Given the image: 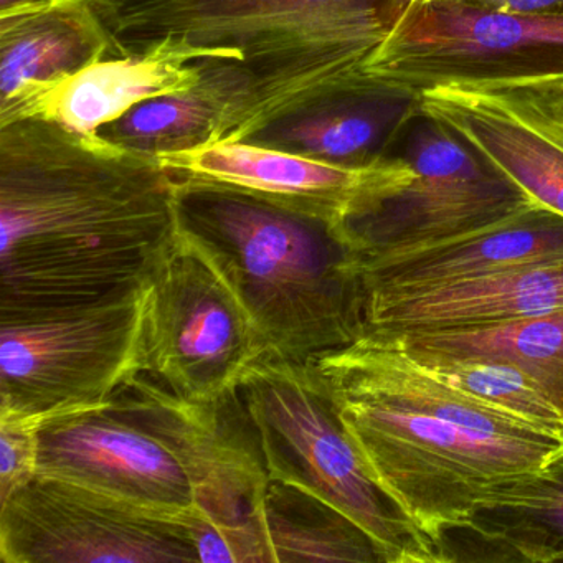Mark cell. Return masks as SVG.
<instances>
[{
    "instance_id": "obj_1",
    "label": "cell",
    "mask_w": 563,
    "mask_h": 563,
    "mask_svg": "<svg viewBox=\"0 0 563 563\" xmlns=\"http://www.w3.org/2000/svg\"><path fill=\"white\" fill-rule=\"evenodd\" d=\"M177 180L100 134L0 126V312L143 288L177 235Z\"/></svg>"
},
{
    "instance_id": "obj_2",
    "label": "cell",
    "mask_w": 563,
    "mask_h": 563,
    "mask_svg": "<svg viewBox=\"0 0 563 563\" xmlns=\"http://www.w3.org/2000/svg\"><path fill=\"white\" fill-rule=\"evenodd\" d=\"M417 0H100L111 57L183 48L219 141L380 87L368 75Z\"/></svg>"
},
{
    "instance_id": "obj_3",
    "label": "cell",
    "mask_w": 563,
    "mask_h": 563,
    "mask_svg": "<svg viewBox=\"0 0 563 563\" xmlns=\"http://www.w3.org/2000/svg\"><path fill=\"white\" fill-rule=\"evenodd\" d=\"M311 361L375 483L434 550L490 484L563 456L562 434L470 400L384 342L362 338Z\"/></svg>"
},
{
    "instance_id": "obj_4",
    "label": "cell",
    "mask_w": 563,
    "mask_h": 563,
    "mask_svg": "<svg viewBox=\"0 0 563 563\" xmlns=\"http://www.w3.org/2000/svg\"><path fill=\"white\" fill-rule=\"evenodd\" d=\"M177 230L229 283L269 351L308 362L364 334L367 289L338 223L179 174Z\"/></svg>"
},
{
    "instance_id": "obj_5",
    "label": "cell",
    "mask_w": 563,
    "mask_h": 563,
    "mask_svg": "<svg viewBox=\"0 0 563 563\" xmlns=\"http://www.w3.org/2000/svg\"><path fill=\"white\" fill-rule=\"evenodd\" d=\"M239 391L269 479L302 487L351 517L387 563H438L431 540L375 483L314 362L265 352Z\"/></svg>"
},
{
    "instance_id": "obj_6",
    "label": "cell",
    "mask_w": 563,
    "mask_h": 563,
    "mask_svg": "<svg viewBox=\"0 0 563 563\" xmlns=\"http://www.w3.org/2000/svg\"><path fill=\"white\" fill-rule=\"evenodd\" d=\"M110 404L179 461L194 499L179 520L199 562H272L263 526L268 470L239 388L216 400H187L137 374Z\"/></svg>"
},
{
    "instance_id": "obj_7",
    "label": "cell",
    "mask_w": 563,
    "mask_h": 563,
    "mask_svg": "<svg viewBox=\"0 0 563 563\" xmlns=\"http://www.w3.org/2000/svg\"><path fill=\"white\" fill-rule=\"evenodd\" d=\"M338 222L362 260L484 229L536 206L470 143L420 113Z\"/></svg>"
},
{
    "instance_id": "obj_8",
    "label": "cell",
    "mask_w": 563,
    "mask_h": 563,
    "mask_svg": "<svg viewBox=\"0 0 563 563\" xmlns=\"http://www.w3.org/2000/svg\"><path fill=\"white\" fill-rule=\"evenodd\" d=\"M143 288L0 312V410L47 418L107 404L141 374Z\"/></svg>"
},
{
    "instance_id": "obj_9",
    "label": "cell",
    "mask_w": 563,
    "mask_h": 563,
    "mask_svg": "<svg viewBox=\"0 0 563 563\" xmlns=\"http://www.w3.org/2000/svg\"><path fill=\"white\" fill-rule=\"evenodd\" d=\"M268 351L229 283L177 230L144 279L141 374L187 400H216Z\"/></svg>"
},
{
    "instance_id": "obj_10",
    "label": "cell",
    "mask_w": 563,
    "mask_h": 563,
    "mask_svg": "<svg viewBox=\"0 0 563 563\" xmlns=\"http://www.w3.org/2000/svg\"><path fill=\"white\" fill-rule=\"evenodd\" d=\"M368 75L418 95L441 85L563 87V14H503L456 0L415 2Z\"/></svg>"
},
{
    "instance_id": "obj_11",
    "label": "cell",
    "mask_w": 563,
    "mask_h": 563,
    "mask_svg": "<svg viewBox=\"0 0 563 563\" xmlns=\"http://www.w3.org/2000/svg\"><path fill=\"white\" fill-rule=\"evenodd\" d=\"M4 563L199 562L180 520L37 474L0 499Z\"/></svg>"
},
{
    "instance_id": "obj_12",
    "label": "cell",
    "mask_w": 563,
    "mask_h": 563,
    "mask_svg": "<svg viewBox=\"0 0 563 563\" xmlns=\"http://www.w3.org/2000/svg\"><path fill=\"white\" fill-rule=\"evenodd\" d=\"M37 474L80 484L163 519L177 520L194 504L173 451L110 400L42 421Z\"/></svg>"
},
{
    "instance_id": "obj_13",
    "label": "cell",
    "mask_w": 563,
    "mask_h": 563,
    "mask_svg": "<svg viewBox=\"0 0 563 563\" xmlns=\"http://www.w3.org/2000/svg\"><path fill=\"white\" fill-rule=\"evenodd\" d=\"M420 110L533 202L563 216V87L441 85L420 91Z\"/></svg>"
},
{
    "instance_id": "obj_14",
    "label": "cell",
    "mask_w": 563,
    "mask_h": 563,
    "mask_svg": "<svg viewBox=\"0 0 563 563\" xmlns=\"http://www.w3.org/2000/svg\"><path fill=\"white\" fill-rule=\"evenodd\" d=\"M563 309V256L430 288L367 292L364 335L483 328Z\"/></svg>"
},
{
    "instance_id": "obj_15",
    "label": "cell",
    "mask_w": 563,
    "mask_h": 563,
    "mask_svg": "<svg viewBox=\"0 0 563 563\" xmlns=\"http://www.w3.org/2000/svg\"><path fill=\"white\" fill-rule=\"evenodd\" d=\"M113 55L91 0H37L0 12V126L18 123L45 91Z\"/></svg>"
},
{
    "instance_id": "obj_16",
    "label": "cell",
    "mask_w": 563,
    "mask_h": 563,
    "mask_svg": "<svg viewBox=\"0 0 563 563\" xmlns=\"http://www.w3.org/2000/svg\"><path fill=\"white\" fill-rule=\"evenodd\" d=\"M563 256V216L536 206L453 239L362 260L365 289L401 291Z\"/></svg>"
},
{
    "instance_id": "obj_17",
    "label": "cell",
    "mask_w": 563,
    "mask_h": 563,
    "mask_svg": "<svg viewBox=\"0 0 563 563\" xmlns=\"http://www.w3.org/2000/svg\"><path fill=\"white\" fill-rule=\"evenodd\" d=\"M438 562H563V456L490 484L437 543Z\"/></svg>"
},
{
    "instance_id": "obj_18",
    "label": "cell",
    "mask_w": 563,
    "mask_h": 563,
    "mask_svg": "<svg viewBox=\"0 0 563 563\" xmlns=\"http://www.w3.org/2000/svg\"><path fill=\"white\" fill-rule=\"evenodd\" d=\"M157 157L183 176L225 184L335 223L367 186L377 163L335 166L243 141H219Z\"/></svg>"
},
{
    "instance_id": "obj_19",
    "label": "cell",
    "mask_w": 563,
    "mask_h": 563,
    "mask_svg": "<svg viewBox=\"0 0 563 563\" xmlns=\"http://www.w3.org/2000/svg\"><path fill=\"white\" fill-rule=\"evenodd\" d=\"M200 74L183 48L159 44L144 54L108 57L45 91L24 120H44L81 134H97L143 101L184 93Z\"/></svg>"
},
{
    "instance_id": "obj_20",
    "label": "cell",
    "mask_w": 563,
    "mask_h": 563,
    "mask_svg": "<svg viewBox=\"0 0 563 563\" xmlns=\"http://www.w3.org/2000/svg\"><path fill=\"white\" fill-rule=\"evenodd\" d=\"M420 113V95L384 84L279 121L243 143L335 166L365 167L387 156Z\"/></svg>"
},
{
    "instance_id": "obj_21",
    "label": "cell",
    "mask_w": 563,
    "mask_h": 563,
    "mask_svg": "<svg viewBox=\"0 0 563 563\" xmlns=\"http://www.w3.org/2000/svg\"><path fill=\"white\" fill-rule=\"evenodd\" d=\"M364 338L401 351L512 365L539 385L563 417V309L483 328L427 329Z\"/></svg>"
},
{
    "instance_id": "obj_22",
    "label": "cell",
    "mask_w": 563,
    "mask_h": 563,
    "mask_svg": "<svg viewBox=\"0 0 563 563\" xmlns=\"http://www.w3.org/2000/svg\"><path fill=\"white\" fill-rule=\"evenodd\" d=\"M263 526L272 562L387 563L351 517L295 484L269 479Z\"/></svg>"
},
{
    "instance_id": "obj_23",
    "label": "cell",
    "mask_w": 563,
    "mask_h": 563,
    "mask_svg": "<svg viewBox=\"0 0 563 563\" xmlns=\"http://www.w3.org/2000/svg\"><path fill=\"white\" fill-rule=\"evenodd\" d=\"M398 351L407 355L424 374L460 391L470 400L496 413L563 437L562 413L553 407L539 385L519 368L487 358L450 357L401 349Z\"/></svg>"
},
{
    "instance_id": "obj_24",
    "label": "cell",
    "mask_w": 563,
    "mask_h": 563,
    "mask_svg": "<svg viewBox=\"0 0 563 563\" xmlns=\"http://www.w3.org/2000/svg\"><path fill=\"white\" fill-rule=\"evenodd\" d=\"M97 134L126 150L159 156L213 143L217 113L212 103L194 88L143 101Z\"/></svg>"
},
{
    "instance_id": "obj_25",
    "label": "cell",
    "mask_w": 563,
    "mask_h": 563,
    "mask_svg": "<svg viewBox=\"0 0 563 563\" xmlns=\"http://www.w3.org/2000/svg\"><path fill=\"white\" fill-rule=\"evenodd\" d=\"M42 421L34 415L0 410V499L37 476Z\"/></svg>"
},
{
    "instance_id": "obj_26",
    "label": "cell",
    "mask_w": 563,
    "mask_h": 563,
    "mask_svg": "<svg viewBox=\"0 0 563 563\" xmlns=\"http://www.w3.org/2000/svg\"><path fill=\"white\" fill-rule=\"evenodd\" d=\"M483 11L517 15L563 14V0H456Z\"/></svg>"
},
{
    "instance_id": "obj_27",
    "label": "cell",
    "mask_w": 563,
    "mask_h": 563,
    "mask_svg": "<svg viewBox=\"0 0 563 563\" xmlns=\"http://www.w3.org/2000/svg\"><path fill=\"white\" fill-rule=\"evenodd\" d=\"M32 2H37V0H0V12L32 4Z\"/></svg>"
},
{
    "instance_id": "obj_28",
    "label": "cell",
    "mask_w": 563,
    "mask_h": 563,
    "mask_svg": "<svg viewBox=\"0 0 563 563\" xmlns=\"http://www.w3.org/2000/svg\"><path fill=\"white\" fill-rule=\"evenodd\" d=\"M418 2H430V0H418Z\"/></svg>"
},
{
    "instance_id": "obj_29",
    "label": "cell",
    "mask_w": 563,
    "mask_h": 563,
    "mask_svg": "<svg viewBox=\"0 0 563 563\" xmlns=\"http://www.w3.org/2000/svg\"><path fill=\"white\" fill-rule=\"evenodd\" d=\"M91 2H100V0H91Z\"/></svg>"
}]
</instances>
